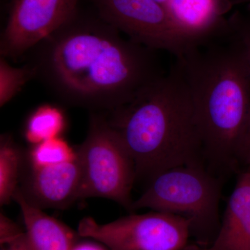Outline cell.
I'll return each mask as SVG.
<instances>
[{
    "label": "cell",
    "instance_id": "cell-1",
    "mask_svg": "<svg viewBox=\"0 0 250 250\" xmlns=\"http://www.w3.org/2000/svg\"><path fill=\"white\" fill-rule=\"evenodd\" d=\"M156 52L126 39L98 14L86 16L78 9L28 52V63L63 103L112 112L165 75Z\"/></svg>",
    "mask_w": 250,
    "mask_h": 250
},
{
    "label": "cell",
    "instance_id": "cell-2",
    "mask_svg": "<svg viewBox=\"0 0 250 250\" xmlns=\"http://www.w3.org/2000/svg\"><path fill=\"white\" fill-rule=\"evenodd\" d=\"M110 125L134 161L136 179L164 171L205 166L195 106L177 62L131 103L112 111Z\"/></svg>",
    "mask_w": 250,
    "mask_h": 250
},
{
    "label": "cell",
    "instance_id": "cell-3",
    "mask_svg": "<svg viewBox=\"0 0 250 250\" xmlns=\"http://www.w3.org/2000/svg\"><path fill=\"white\" fill-rule=\"evenodd\" d=\"M188 85L205 160L232 168L250 108V76L220 41L176 59Z\"/></svg>",
    "mask_w": 250,
    "mask_h": 250
},
{
    "label": "cell",
    "instance_id": "cell-4",
    "mask_svg": "<svg viewBox=\"0 0 250 250\" xmlns=\"http://www.w3.org/2000/svg\"><path fill=\"white\" fill-rule=\"evenodd\" d=\"M220 196V181L205 166H178L154 177L130 210L180 215L190 220L191 231H211L218 225Z\"/></svg>",
    "mask_w": 250,
    "mask_h": 250
},
{
    "label": "cell",
    "instance_id": "cell-5",
    "mask_svg": "<svg viewBox=\"0 0 250 250\" xmlns=\"http://www.w3.org/2000/svg\"><path fill=\"white\" fill-rule=\"evenodd\" d=\"M76 150L82 170L79 199H108L130 210L134 161L108 119L92 115L86 138Z\"/></svg>",
    "mask_w": 250,
    "mask_h": 250
},
{
    "label": "cell",
    "instance_id": "cell-6",
    "mask_svg": "<svg viewBox=\"0 0 250 250\" xmlns=\"http://www.w3.org/2000/svg\"><path fill=\"white\" fill-rule=\"evenodd\" d=\"M191 232L190 220L164 212L131 214L106 224L81 220L78 234L108 250H183Z\"/></svg>",
    "mask_w": 250,
    "mask_h": 250
},
{
    "label": "cell",
    "instance_id": "cell-7",
    "mask_svg": "<svg viewBox=\"0 0 250 250\" xmlns=\"http://www.w3.org/2000/svg\"><path fill=\"white\" fill-rule=\"evenodd\" d=\"M98 14L127 39L153 50L166 51L176 59L196 48L155 0H93Z\"/></svg>",
    "mask_w": 250,
    "mask_h": 250
},
{
    "label": "cell",
    "instance_id": "cell-8",
    "mask_svg": "<svg viewBox=\"0 0 250 250\" xmlns=\"http://www.w3.org/2000/svg\"><path fill=\"white\" fill-rule=\"evenodd\" d=\"M79 0H13L1 36L0 54L16 59L62 27L77 12Z\"/></svg>",
    "mask_w": 250,
    "mask_h": 250
},
{
    "label": "cell",
    "instance_id": "cell-9",
    "mask_svg": "<svg viewBox=\"0 0 250 250\" xmlns=\"http://www.w3.org/2000/svg\"><path fill=\"white\" fill-rule=\"evenodd\" d=\"M24 197L39 208H64L79 200L82 166L78 154L70 160L31 166Z\"/></svg>",
    "mask_w": 250,
    "mask_h": 250
},
{
    "label": "cell",
    "instance_id": "cell-10",
    "mask_svg": "<svg viewBox=\"0 0 250 250\" xmlns=\"http://www.w3.org/2000/svg\"><path fill=\"white\" fill-rule=\"evenodd\" d=\"M235 0H168L164 6L180 30L201 47L221 39Z\"/></svg>",
    "mask_w": 250,
    "mask_h": 250
},
{
    "label": "cell",
    "instance_id": "cell-11",
    "mask_svg": "<svg viewBox=\"0 0 250 250\" xmlns=\"http://www.w3.org/2000/svg\"><path fill=\"white\" fill-rule=\"evenodd\" d=\"M206 250H250V171L238 177L223 223Z\"/></svg>",
    "mask_w": 250,
    "mask_h": 250
},
{
    "label": "cell",
    "instance_id": "cell-12",
    "mask_svg": "<svg viewBox=\"0 0 250 250\" xmlns=\"http://www.w3.org/2000/svg\"><path fill=\"white\" fill-rule=\"evenodd\" d=\"M22 213L31 250H72L76 235L71 229L42 211L18 189L14 197Z\"/></svg>",
    "mask_w": 250,
    "mask_h": 250
},
{
    "label": "cell",
    "instance_id": "cell-13",
    "mask_svg": "<svg viewBox=\"0 0 250 250\" xmlns=\"http://www.w3.org/2000/svg\"><path fill=\"white\" fill-rule=\"evenodd\" d=\"M245 4L228 18L223 35L218 41L228 47L250 76V3Z\"/></svg>",
    "mask_w": 250,
    "mask_h": 250
},
{
    "label": "cell",
    "instance_id": "cell-14",
    "mask_svg": "<svg viewBox=\"0 0 250 250\" xmlns=\"http://www.w3.org/2000/svg\"><path fill=\"white\" fill-rule=\"evenodd\" d=\"M21 154L9 136H1L0 145V204L8 205L18 191Z\"/></svg>",
    "mask_w": 250,
    "mask_h": 250
},
{
    "label": "cell",
    "instance_id": "cell-15",
    "mask_svg": "<svg viewBox=\"0 0 250 250\" xmlns=\"http://www.w3.org/2000/svg\"><path fill=\"white\" fill-rule=\"evenodd\" d=\"M65 127L63 113L58 108L44 105L31 113L25 128V137L29 143L36 145L59 137Z\"/></svg>",
    "mask_w": 250,
    "mask_h": 250
},
{
    "label": "cell",
    "instance_id": "cell-16",
    "mask_svg": "<svg viewBox=\"0 0 250 250\" xmlns=\"http://www.w3.org/2000/svg\"><path fill=\"white\" fill-rule=\"evenodd\" d=\"M36 77L35 69L30 64L22 67H14L7 59H0V106L3 107L13 100L24 85Z\"/></svg>",
    "mask_w": 250,
    "mask_h": 250
},
{
    "label": "cell",
    "instance_id": "cell-17",
    "mask_svg": "<svg viewBox=\"0 0 250 250\" xmlns=\"http://www.w3.org/2000/svg\"><path fill=\"white\" fill-rule=\"evenodd\" d=\"M77 150L72 149L65 141L57 137L34 145L30 153L31 166L57 164L74 159Z\"/></svg>",
    "mask_w": 250,
    "mask_h": 250
},
{
    "label": "cell",
    "instance_id": "cell-18",
    "mask_svg": "<svg viewBox=\"0 0 250 250\" xmlns=\"http://www.w3.org/2000/svg\"><path fill=\"white\" fill-rule=\"evenodd\" d=\"M25 231L7 218L6 215L1 213L0 215V243L1 245H7L13 243L22 236Z\"/></svg>",
    "mask_w": 250,
    "mask_h": 250
},
{
    "label": "cell",
    "instance_id": "cell-19",
    "mask_svg": "<svg viewBox=\"0 0 250 250\" xmlns=\"http://www.w3.org/2000/svg\"><path fill=\"white\" fill-rule=\"evenodd\" d=\"M237 158L238 162L250 166V108L238 145Z\"/></svg>",
    "mask_w": 250,
    "mask_h": 250
},
{
    "label": "cell",
    "instance_id": "cell-20",
    "mask_svg": "<svg viewBox=\"0 0 250 250\" xmlns=\"http://www.w3.org/2000/svg\"><path fill=\"white\" fill-rule=\"evenodd\" d=\"M2 250H31L26 233L24 232V234L16 241L7 245V247Z\"/></svg>",
    "mask_w": 250,
    "mask_h": 250
},
{
    "label": "cell",
    "instance_id": "cell-21",
    "mask_svg": "<svg viewBox=\"0 0 250 250\" xmlns=\"http://www.w3.org/2000/svg\"><path fill=\"white\" fill-rule=\"evenodd\" d=\"M72 250H106L103 247L98 246V244H95L93 243H80V244L75 245L73 247Z\"/></svg>",
    "mask_w": 250,
    "mask_h": 250
},
{
    "label": "cell",
    "instance_id": "cell-22",
    "mask_svg": "<svg viewBox=\"0 0 250 250\" xmlns=\"http://www.w3.org/2000/svg\"><path fill=\"white\" fill-rule=\"evenodd\" d=\"M236 5L250 3V0H235Z\"/></svg>",
    "mask_w": 250,
    "mask_h": 250
},
{
    "label": "cell",
    "instance_id": "cell-23",
    "mask_svg": "<svg viewBox=\"0 0 250 250\" xmlns=\"http://www.w3.org/2000/svg\"><path fill=\"white\" fill-rule=\"evenodd\" d=\"M155 1H157V2L159 3V4L163 5V6H165L166 3L167 2L168 0H155Z\"/></svg>",
    "mask_w": 250,
    "mask_h": 250
},
{
    "label": "cell",
    "instance_id": "cell-24",
    "mask_svg": "<svg viewBox=\"0 0 250 250\" xmlns=\"http://www.w3.org/2000/svg\"><path fill=\"white\" fill-rule=\"evenodd\" d=\"M207 250L205 249V250Z\"/></svg>",
    "mask_w": 250,
    "mask_h": 250
}]
</instances>
